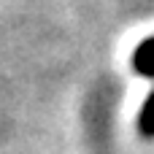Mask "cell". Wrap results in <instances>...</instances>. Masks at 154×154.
Listing matches in <instances>:
<instances>
[{"label":"cell","instance_id":"6da1fadb","mask_svg":"<svg viewBox=\"0 0 154 154\" xmlns=\"http://www.w3.org/2000/svg\"><path fill=\"white\" fill-rule=\"evenodd\" d=\"M133 68H135V73L154 79V35L141 41L138 49L133 51Z\"/></svg>","mask_w":154,"mask_h":154},{"label":"cell","instance_id":"7a4b0ae2","mask_svg":"<svg viewBox=\"0 0 154 154\" xmlns=\"http://www.w3.org/2000/svg\"><path fill=\"white\" fill-rule=\"evenodd\" d=\"M138 130H141V135L154 138V92L146 97V103L138 114Z\"/></svg>","mask_w":154,"mask_h":154}]
</instances>
